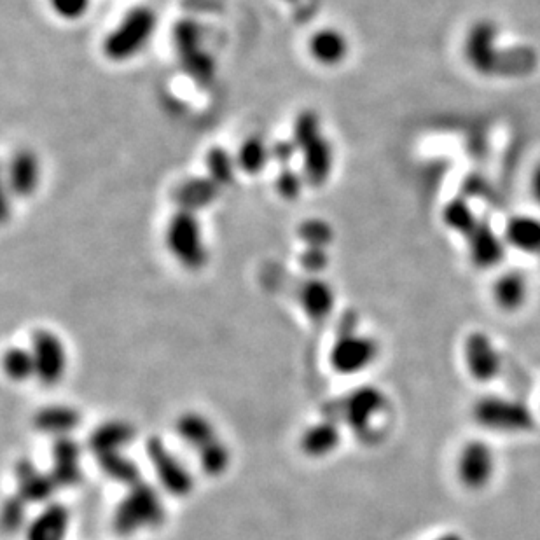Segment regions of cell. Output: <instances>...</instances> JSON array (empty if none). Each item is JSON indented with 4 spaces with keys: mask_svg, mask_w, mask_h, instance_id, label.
Wrapping results in <instances>:
<instances>
[{
    "mask_svg": "<svg viewBox=\"0 0 540 540\" xmlns=\"http://www.w3.org/2000/svg\"><path fill=\"white\" fill-rule=\"evenodd\" d=\"M499 30L492 21H478L472 25L469 34L465 37V60L469 62L472 69L483 74V76H497L506 74L507 69L513 70L514 76L520 74V69H530L532 65V55H499L500 49L497 46Z\"/></svg>",
    "mask_w": 540,
    "mask_h": 540,
    "instance_id": "1",
    "label": "cell"
},
{
    "mask_svg": "<svg viewBox=\"0 0 540 540\" xmlns=\"http://www.w3.org/2000/svg\"><path fill=\"white\" fill-rule=\"evenodd\" d=\"M167 509L154 486L140 481L128 486V493L114 511V530L123 537H132L144 530L160 527L165 521Z\"/></svg>",
    "mask_w": 540,
    "mask_h": 540,
    "instance_id": "2",
    "label": "cell"
},
{
    "mask_svg": "<svg viewBox=\"0 0 540 540\" xmlns=\"http://www.w3.org/2000/svg\"><path fill=\"white\" fill-rule=\"evenodd\" d=\"M158 27V18L151 7L137 6L125 14L118 27L105 37L104 55L111 62L132 60L146 48Z\"/></svg>",
    "mask_w": 540,
    "mask_h": 540,
    "instance_id": "3",
    "label": "cell"
},
{
    "mask_svg": "<svg viewBox=\"0 0 540 540\" xmlns=\"http://www.w3.org/2000/svg\"><path fill=\"white\" fill-rule=\"evenodd\" d=\"M167 247L177 263L189 271H200L208 261L203 229L196 212L180 208L168 222Z\"/></svg>",
    "mask_w": 540,
    "mask_h": 540,
    "instance_id": "4",
    "label": "cell"
},
{
    "mask_svg": "<svg viewBox=\"0 0 540 540\" xmlns=\"http://www.w3.org/2000/svg\"><path fill=\"white\" fill-rule=\"evenodd\" d=\"M387 408V397L380 388L360 387L338 404L340 418L336 420L347 423L357 436H373Z\"/></svg>",
    "mask_w": 540,
    "mask_h": 540,
    "instance_id": "5",
    "label": "cell"
},
{
    "mask_svg": "<svg viewBox=\"0 0 540 540\" xmlns=\"http://www.w3.org/2000/svg\"><path fill=\"white\" fill-rule=\"evenodd\" d=\"M474 420L500 434H520L534 425V415L523 402L506 397H485L474 406Z\"/></svg>",
    "mask_w": 540,
    "mask_h": 540,
    "instance_id": "6",
    "label": "cell"
},
{
    "mask_svg": "<svg viewBox=\"0 0 540 540\" xmlns=\"http://www.w3.org/2000/svg\"><path fill=\"white\" fill-rule=\"evenodd\" d=\"M378 352V343L373 338L357 333L354 327L348 326V329L341 331L338 340L334 341L329 359L334 371L357 374L373 366L374 360L378 359Z\"/></svg>",
    "mask_w": 540,
    "mask_h": 540,
    "instance_id": "7",
    "label": "cell"
},
{
    "mask_svg": "<svg viewBox=\"0 0 540 540\" xmlns=\"http://www.w3.org/2000/svg\"><path fill=\"white\" fill-rule=\"evenodd\" d=\"M457 478L469 490H483L492 483L497 471V457L483 439H472L458 451Z\"/></svg>",
    "mask_w": 540,
    "mask_h": 540,
    "instance_id": "8",
    "label": "cell"
},
{
    "mask_svg": "<svg viewBox=\"0 0 540 540\" xmlns=\"http://www.w3.org/2000/svg\"><path fill=\"white\" fill-rule=\"evenodd\" d=\"M30 352L34 357L35 380L42 385H56L67 373L69 357L62 338L49 329H37L32 336Z\"/></svg>",
    "mask_w": 540,
    "mask_h": 540,
    "instance_id": "9",
    "label": "cell"
},
{
    "mask_svg": "<svg viewBox=\"0 0 540 540\" xmlns=\"http://www.w3.org/2000/svg\"><path fill=\"white\" fill-rule=\"evenodd\" d=\"M175 49L187 74L201 84H210L214 79V60L201 49L200 27L191 20H182L175 25Z\"/></svg>",
    "mask_w": 540,
    "mask_h": 540,
    "instance_id": "10",
    "label": "cell"
},
{
    "mask_svg": "<svg viewBox=\"0 0 540 540\" xmlns=\"http://www.w3.org/2000/svg\"><path fill=\"white\" fill-rule=\"evenodd\" d=\"M147 457L153 464L161 485L175 497H186L193 490V476L186 465L168 450L158 437H151L147 443Z\"/></svg>",
    "mask_w": 540,
    "mask_h": 540,
    "instance_id": "11",
    "label": "cell"
},
{
    "mask_svg": "<svg viewBox=\"0 0 540 540\" xmlns=\"http://www.w3.org/2000/svg\"><path fill=\"white\" fill-rule=\"evenodd\" d=\"M464 359L472 378L488 383L502 371V357L492 338L485 333H472L464 345Z\"/></svg>",
    "mask_w": 540,
    "mask_h": 540,
    "instance_id": "12",
    "label": "cell"
},
{
    "mask_svg": "<svg viewBox=\"0 0 540 540\" xmlns=\"http://www.w3.org/2000/svg\"><path fill=\"white\" fill-rule=\"evenodd\" d=\"M472 264L481 270H490L506 256V240L486 222L479 221L469 235L464 236Z\"/></svg>",
    "mask_w": 540,
    "mask_h": 540,
    "instance_id": "13",
    "label": "cell"
},
{
    "mask_svg": "<svg viewBox=\"0 0 540 540\" xmlns=\"http://www.w3.org/2000/svg\"><path fill=\"white\" fill-rule=\"evenodd\" d=\"M303 161V177L306 184L312 187H322L333 174L334 151L331 142L322 133L317 139L299 149Z\"/></svg>",
    "mask_w": 540,
    "mask_h": 540,
    "instance_id": "14",
    "label": "cell"
},
{
    "mask_svg": "<svg viewBox=\"0 0 540 540\" xmlns=\"http://www.w3.org/2000/svg\"><path fill=\"white\" fill-rule=\"evenodd\" d=\"M41 179L39 160L32 151L21 149L9 163V186L16 196L27 198L35 193Z\"/></svg>",
    "mask_w": 540,
    "mask_h": 540,
    "instance_id": "15",
    "label": "cell"
},
{
    "mask_svg": "<svg viewBox=\"0 0 540 540\" xmlns=\"http://www.w3.org/2000/svg\"><path fill=\"white\" fill-rule=\"evenodd\" d=\"M507 247L540 257V219L534 215H514L504 228Z\"/></svg>",
    "mask_w": 540,
    "mask_h": 540,
    "instance_id": "16",
    "label": "cell"
},
{
    "mask_svg": "<svg viewBox=\"0 0 540 540\" xmlns=\"http://www.w3.org/2000/svg\"><path fill=\"white\" fill-rule=\"evenodd\" d=\"M70 514L62 504H48L27 528V540H65Z\"/></svg>",
    "mask_w": 540,
    "mask_h": 540,
    "instance_id": "17",
    "label": "cell"
},
{
    "mask_svg": "<svg viewBox=\"0 0 540 540\" xmlns=\"http://www.w3.org/2000/svg\"><path fill=\"white\" fill-rule=\"evenodd\" d=\"M347 37L336 28H322L310 39V55L315 62L324 67H336L345 62L348 56Z\"/></svg>",
    "mask_w": 540,
    "mask_h": 540,
    "instance_id": "18",
    "label": "cell"
},
{
    "mask_svg": "<svg viewBox=\"0 0 540 540\" xmlns=\"http://www.w3.org/2000/svg\"><path fill=\"white\" fill-rule=\"evenodd\" d=\"M175 429H177L180 439L191 450H194V453H200V451L208 448L210 444H214L215 441L221 439L212 420H208L207 416L194 413V411L180 415Z\"/></svg>",
    "mask_w": 540,
    "mask_h": 540,
    "instance_id": "19",
    "label": "cell"
},
{
    "mask_svg": "<svg viewBox=\"0 0 540 540\" xmlns=\"http://www.w3.org/2000/svg\"><path fill=\"white\" fill-rule=\"evenodd\" d=\"M341 441V430L338 422L334 418H326L322 422L315 423L312 427L303 432L301 436V450L305 451L308 457H327L333 453Z\"/></svg>",
    "mask_w": 540,
    "mask_h": 540,
    "instance_id": "20",
    "label": "cell"
},
{
    "mask_svg": "<svg viewBox=\"0 0 540 540\" xmlns=\"http://www.w3.org/2000/svg\"><path fill=\"white\" fill-rule=\"evenodd\" d=\"M51 476L58 486L76 485L81 479V450L69 437H60L55 444Z\"/></svg>",
    "mask_w": 540,
    "mask_h": 540,
    "instance_id": "21",
    "label": "cell"
},
{
    "mask_svg": "<svg viewBox=\"0 0 540 540\" xmlns=\"http://www.w3.org/2000/svg\"><path fill=\"white\" fill-rule=\"evenodd\" d=\"M16 479H18V490L20 499L25 504H41L48 502L55 492L56 481L51 474L35 469L32 464H20L16 469Z\"/></svg>",
    "mask_w": 540,
    "mask_h": 540,
    "instance_id": "22",
    "label": "cell"
},
{
    "mask_svg": "<svg viewBox=\"0 0 540 540\" xmlns=\"http://www.w3.org/2000/svg\"><path fill=\"white\" fill-rule=\"evenodd\" d=\"M299 303L310 319L324 322L333 312V287L320 278H310L299 291Z\"/></svg>",
    "mask_w": 540,
    "mask_h": 540,
    "instance_id": "23",
    "label": "cell"
},
{
    "mask_svg": "<svg viewBox=\"0 0 540 540\" xmlns=\"http://www.w3.org/2000/svg\"><path fill=\"white\" fill-rule=\"evenodd\" d=\"M133 437H135V430L130 423L114 420V422L105 423L93 432L90 448L97 457L121 453L123 448L132 443Z\"/></svg>",
    "mask_w": 540,
    "mask_h": 540,
    "instance_id": "24",
    "label": "cell"
},
{
    "mask_svg": "<svg viewBox=\"0 0 540 540\" xmlns=\"http://www.w3.org/2000/svg\"><path fill=\"white\" fill-rule=\"evenodd\" d=\"M527 298V278L520 271H507L493 284V299L504 312L520 310Z\"/></svg>",
    "mask_w": 540,
    "mask_h": 540,
    "instance_id": "25",
    "label": "cell"
},
{
    "mask_svg": "<svg viewBox=\"0 0 540 540\" xmlns=\"http://www.w3.org/2000/svg\"><path fill=\"white\" fill-rule=\"evenodd\" d=\"M35 425L44 434H53L60 439L67 437L79 425V413L70 406H49L35 416Z\"/></svg>",
    "mask_w": 540,
    "mask_h": 540,
    "instance_id": "26",
    "label": "cell"
},
{
    "mask_svg": "<svg viewBox=\"0 0 540 540\" xmlns=\"http://www.w3.org/2000/svg\"><path fill=\"white\" fill-rule=\"evenodd\" d=\"M219 186L212 179H191L186 184H180L175 200L180 208L196 212L198 208L207 207L215 200Z\"/></svg>",
    "mask_w": 540,
    "mask_h": 540,
    "instance_id": "27",
    "label": "cell"
},
{
    "mask_svg": "<svg viewBox=\"0 0 540 540\" xmlns=\"http://www.w3.org/2000/svg\"><path fill=\"white\" fill-rule=\"evenodd\" d=\"M271 160V147L261 137H249L236 154L238 168L247 175H257Z\"/></svg>",
    "mask_w": 540,
    "mask_h": 540,
    "instance_id": "28",
    "label": "cell"
},
{
    "mask_svg": "<svg viewBox=\"0 0 540 540\" xmlns=\"http://www.w3.org/2000/svg\"><path fill=\"white\" fill-rule=\"evenodd\" d=\"M205 165H207L208 179L214 180L217 186L233 184L238 163H236V158L229 154L226 147L215 146L208 149Z\"/></svg>",
    "mask_w": 540,
    "mask_h": 540,
    "instance_id": "29",
    "label": "cell"
},
{
    "mask_svg": "<svg viewBox=\"0 0 540 540\" xmlns=\"http://www.w3.org/2000/svg\"><path fill=\"white\" fill-rule=\"evenodd\" d=\"M97 462L109 478L116 479L119 483H125L128 486L140 483L139 467L132 458L125 457L123 453L102 455V457H97Z\"/></svg>",
    "mask_w": 540,
    "mask_h": 540,
    "instance_id": "30",
    "label": "cell"
},
{
    "mask_svg": "<svg viewBox=\"0 0 540 540\" xmlns=\"http://www.w3.org/2000/svg\"><path fill=\"white\" fill-rule=\"evenodd\" d=\"M443 222L451 231H455L460 236H467L478 224L479 219L465 201L455 200L444 207Z\"/></svg>",
    "mask_w": 540,
    "mask_h": 540,
    "instance_id": "31",
    "label": "cell"
},
{
    "mask_svg": "<svg viewBox=\"0 0 540 540\" xmlns=\"http://www.w3.org/2000/svg\"><path fill=\"white\" fill-rule=\"evenodd\" d=\"M198 462L207 476H214V478L222 476L231 465V451H229L228 444L224 443L222 439L215 441L214 444H210L208 448L198 453Z\"/></svg>",
    "mask_w": 540,
    "mask_h": 540,
    "instance_id": "32",
    "label": "cell"
},
{
    "mask_svg": "<svg viewBox=\"0 0 540 540\" xmlns=\"http://www.w3.org/2000/svg\"><path fill=\"white\" fill-rule=\"evenodd\" d=\"M4 369L13 381H27L35 378L34 357L30 348L14 347L7 350L4 357Z\"/></svg>",
    "mask_w": 540,
    "mask_h": 540,
    "instance_id": "33",
    "label": "cell"
},
{
    "mask_svg": "<svg viewBox=\"0 0 540 540\" xmlns=\"http://www.w3.org/2000/svg\"><path fill=\"white\" fill-rule=\"evenodd\" d=\"M319 135H322L319 114L312 109L299 112L294 128H292V142L296 144L298 151L310 140L317 139Z\"/></svg>",
    "mask_w": 540,
    "mask_h": 540,
    "instance_id": "34",
    "label": "cell"
},
{
    "mask_svg": "<svg viewBox=\"0 0 540 540\" xmlns=\"http://www.w3.org/2000/svg\"><path fill=\"white\" fill-rule=\"evenodd\" d=\"M299 236L306 243V247L312 249H326L329 243L333 242V228L326 221L320 219H310L301 224Z\"/></svg>",
    "mask_w": 540,
    "mask_h": 540,
    "instance_id": "35",
    "label": "cell"
},
{
    "mask_svg": "<svg viewBox=\"0 0 540 540\" xmlns=\"http://www.w3.org/2000/svg\"><path fill=\"white\" fill-rule=\"evenodd\" d=\"M306 180L303 174H299L292 167H282L278 172L277 180H275V187H277V193L287 201L298 200L301 193H303V187H305Z\"/></svg>",
    "mask_w": 540,
    "mask_h": 540,
    "instance_id": "36",
    "label": "cell"
},
{
    "mask_svg": "<svg viewBox=\"0 0 540 540\" xmlns=\"http://www.w3.org/2000/svg\"><path fill=\"white\" fill-rule=\"evenodd\" d=\"M51 11L67 21L81 20L90 11L91 0H48Z\"/></svg>",
    "mask_w": 540,
    "mask_h": 540,
    "instance_id": "37",
    "label": "cell"
},
{
    "mask_svg": "<svg viewBox=\"0 0 540 540\" xmlns=\"http://www.w3.org/2000/svg\"><path fill=\"white\" fill-rule=\"evenodd\" d=\"M329 263V256H327L326 249H312V247H306L305 254L301 256V264L308 273L317 275L320 271H324Z\"/></svg>",
    "mask_w": 540,
    "mask_h": 540,
    "instance_id": "38",
    "label": "cell"
},
{
    "mask_svg": "<svg viewBox=\"0 0 540 540\" xmlns=\"http://www.w3.org/2000/svg\"><path fill=\"white\" fill-rule=\"evenodd\" d=\"M299 153L298 147L291 140H282L275 146L271 147V160L280 163V167H291L294 154Z\"/></svg>",
    "mask_w": 540,
    "mask_h": 540,
    "instance_id": "39",
    "label": "cell"
},
{
    "mask_svg": "<svg viewBox=\"0 0 540 540\" xmlns=\"http://www.w3.org/2000/svg\"><path fill=\"white\" fill-rule=\"evenodd\" d=\"M530 191H532L534 200L540 205V163L535 165L534 172H532V179H530Z\"/></svg>",
    "mask_w": 540,
    "mask_h": 540,
    "instance_id": "40",
    "label": "cell"
},
{
    "mask_svg": "<svg viewBox=\"0 0 540 540\" xmlns=\"http://www.w3.org/2000/svg\"><path fill=\"white\" fill-rule=\"evenodd\" d=\"M434 540H464V537H460V535L455 534V532H450V534L439 535V537H436Z\"/></svg>",
    "mask_w": 540,
    "mask_h": 540,
    "instance_id": "41",
    "label": "cell"
},
{
    "mask_svg": "<svg viewBox=\"0 0 540 540\" xmlns=\"http://www.w3.org/2000/svg\"><path fill=\"white\" fill-rule=\"evenodd\" d=\"M289 2H296V0H289Z\"/></svg>",
    "mask_w": 540,
    "mask_h": 540,
    "instance_id": "42",
    "label": "cell"
}]
</instances>
